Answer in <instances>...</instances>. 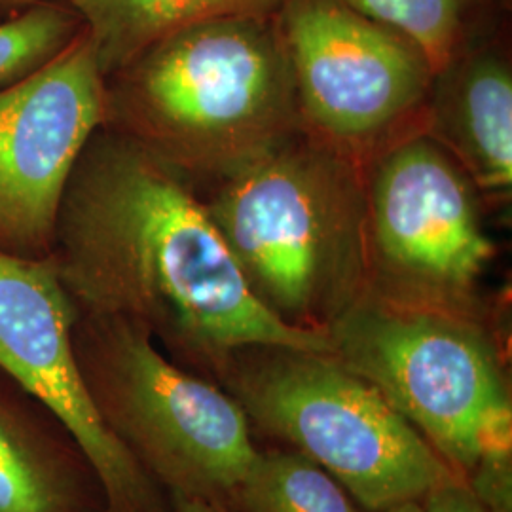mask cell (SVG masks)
<instances>
[{"label":"cell","mask_w":512,"mask_h":512,"mask_svg":"<svg viewBox=\"0 0 512 512\" xmlns=\"http://www.w3.org/2000/svg\"><path fill=\"white\" fill-rule=\"evenodd\" d=\"M325 332L330 355L374 385L465 480L484 414L509 397L476 311L399 302L366 289Z\"/></svg>","instance_id":"cell-6"},{"label":"cell","mask_w":512,"mask_h":512,"mask_svg":"<svg viewBox=\"0 0 512 512\" xmlns=\"http://www.w3.org/2000/svg\"><path fill=\"white\" fill-rule=\"evenodd\" d=\"M232 512H359L344 486L304 454H258L232 499Z\"/></svg>","instance_id":"cell-15"},{"label":"cell","mask_w":512,"mask_h":512,"mask_svg":"<svg viewBox=\"0 0 512 512\" xmlns=\"http://www.w3.org/2000/svg\"><path fill=\"white\" fill-rule=\"evenodd\" d=\"M73 348L101 418L167 497L230 511L260 454L238 401L120 317L76 311Z\"/></svg>","instance_id":"cell-5"},{"label":"cell","mask_w":512,"mask_h":512,"mask_svg":"<svg viewBox=\"0 0 512 512\" xmlns=\"http://www.w3.org/2000/svg\"><path fill=\"white\" fill-rule=\"evenodd\" d=\"M277 21L311 137L366 165L423 131L435 73L412 42L338 0H289Z\"/></svg>","instance_id":"cell-8"},{"label":"cell","mask_w":512,"mask_h":512,"mask_svg":"<svg viewBox=\"0 0 512 512\" xmlns=\"http://www.w3.org/2000/svg\"><path fill=\"white\" fill-rule=\"evenodd\" d=\"M171 512H232L219 503H209L203 499H192L183 495H169Z\"/></svg>","instance_id":"cell-19"},{"label":"cell","mask_w":512,"mask_h":512,"mask_svg":"<svg viewBox=\"0 0 512 512\" xmlns=\"http://www.w3.org/2000/svg\"><path fill=\"white\" fill-rule=\"evenodd\" d=\"M50 258L74 311L139 325L184 368L219 370L247 348L332 353L327 332L256 298L192 184L105 126L74 165Z\"/></svg>","instance_id":"cell-1"},{"label":"cell","mask_w":512,"mask_h":512,"mask_svg":"<svg viewBox=\"0 0 512 512\" xmlns=\"http://www.w3.org/2000/svg\"><path fill=\"white\" fill-rule=\"evenodd\" d=\"M349 10L412 42L433 73L484 37L486 0H338Z\"/></svg>","instance_id":"cell-14"},{"label":"cell","mask_w":512,"mask_h":512,"mask_svg":"<svg viewBox=\"0 0 512 512\" xmlns=\"http://www.w3.org/2000/svg\"><path fill=\"white\" fill-rule=\"evenodd\" d=\"M0 512H105L71 431L0 370Z\"/></svg>","instance_id":"cell-12"},{"label":"cell","mask_w":512,"mask_h":512,"mask_svg":"<svg viewBox=\"0 0 512 512\" xmlns=\"http://www.w3.org/2000/svg\"><path fill=\"white\" fill-rule=\"evenodd\" d=\"M84 31L67 0H42L0 18V88L46 67Z\"/></svg>","instance_id":"cell-16"},{"label":"cell","mask_w":512,"mask_h":512,"mask_svg":"<svg viewBox=\"0 0 512 512\" xmlns=\"http://www.w3.org/2000/svg\"><path fill=\"white\" fill-rule=\"evenodd\" d=\"M105 124V76L88 31L0 88V251L48 258L74 165Z\"/></svg>","instance_id":"cell-9"},{"label":"cell","mask_w":512,"mask_h":512,"mask_svg":"<svg viewBox=\"0 0 512 512\" xmlns=\"http://www.w3.org/2000/svg\"><path fill=\"white\" fill-rule=\"evenodd\" d=\"M103 126L192 186L253 164L304 129L277 16L211 19L150 44L105 76Z\"/></svg>","instance_id":"cell-2"},{"label":"cell","mask_w":512,"mask_h":512,"mask_svg":"<svg viewBox=\"0 0 512 512\" xmlns=\"http://www.w3.org/2000/svg\"><path fill=\"white\" fill-rule=\"evenodd\" d=\"M80 14L103 76L184 27L222 18H275L289 0H67Z\"/></svg>","instance_id":"cell-13"},{"label":"cell","mask_w":512,"mask_h":512,"mask_svg":"<svg viewBox=\"0 0 512 512\" xmlns=\"http://www.w3.org/2000/svg\"><path fill=\"white\" fill-rule=\"evenodd\" d=\"M467 486L488 512H512V408L503 397L484 414Z\"/></svg>","instance_id":"cell-17"},{"label":"cell","mask_w":512,"mask_h":512,"mask_svg":"<svg viewBox=\"0 0 512 512\" xmlns=\"http://www.w3.org/2000/svg\"><path fill=\"white\" fill-rule=\"evenodd\" d=\"M368 287L399 302L475 311L494 258L480 192L429 133L414 131L365 165Z\"/></svg>","instance_id":"cell-7"},{"label":"cell","mask_w":512,"mask_h":512,"mask_svg":"<svg viewBox=\"0 0 512 512\" xmlns=\"http://www.w3.org/2000/svg\"><path fill=\"white\" fill-rule=\"evenodd\" d=\"M37 2H42V0H0V18H6L31 4H37Z\"/></svg>","instance_id":"cell-20"},{"label":"cell","mask_w":512,"mask_h":512,"mask_svg":"<svg viewBox=\"0 0 512 512\" xmlns=\"http://www.w3.org/2000/svg\"><path fill=\"white\" fill-rule=\"evenodd\" d=\"M423 131L456 158L480 196L509 200L512 69L490 38L435 74Z\"/></svg>","instance_id":"cell-11"},{"label":"cell","mask_w":512,"mask_h":512,"mask_svg":"<svg viewBox=\"0 0 512 512\" xmlns=\"http://www.w3.org/2000/svg\"><path fill=\"white\" fill-rule=\"evenodd\" d=\"M247 420L336 478L365 511L459 478L384 395L330 353L247 348L219 368Z\"/></svg>","instance_id":"cell-4"},{"label":"cell","mask_w":512,"mask_h":512,"mask_svg":"<svg viewBox=\"0 0 512 512\" xmlns=\"http://www.w3.org/2000/svg\"><path fill=\"white\" fill-rule=\"evenodd\" d=\"M382 512H425V509H423L421 501H404V503L393 505Z\"/></svg>","instance_id":"cell-21"},{"label":"cell","mask_w":512,"mask_h":512,"mask_svg":"<svg viewBox=\"0 0 512 512\" xmlns=\"http://www.w3.org/2000/svg\"><path fill=\"white\" fill-rule=\"evenodd\" d=\"M74 315L50 256L0 251V370L71 431L97 475L105 512H171L167 494L93 403L74 357Z\"/></svg>","instance_id":"cell-10"},{"label":"cell","mask_w":512,"mask_h":512,"mask_svg":"<svg viewBox=\"0 0 512 512\" xmlns=\"http://www.w3.org/2000/svg\"><path fill=\"white\" fill-rule=\"evenodd\" d=\"M421 505L425 512H488L461 476L433 488Z\"/></svg>","instance_id":"cell-18"},{"label":"cell","mask_w":512,"mask_h":512,"mask_svg":"<svg viewBox=\"0 0 512 512\" xmlns=\"http://www.w3.org/2000/svg\"><path fill=\"white\" fill-rule=\"evenodd\" d=\"M192 188L251 291L285 323L325 332L365 293V165L300 129Z\"/></svg>","instance_id":"cell-3"}]
</instances>
